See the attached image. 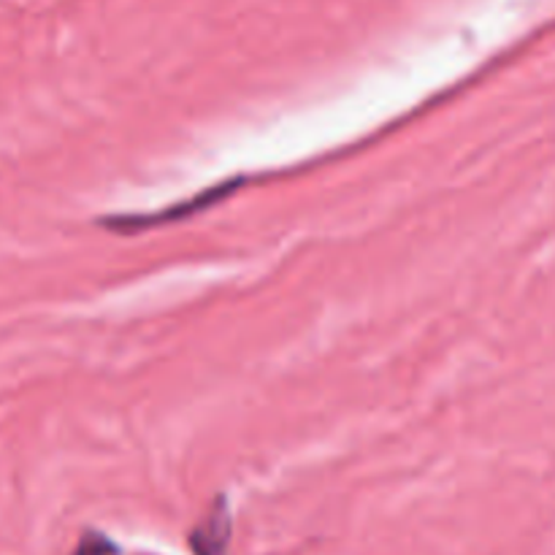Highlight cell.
Returning <instances> with one entry per match:
<instances>
[{"label": "cell", "instance_id": "6da1fadb", "mask_svg": "<svg viewBox=\"0 0 555 555\" xmlns=\"http://www.w3.org/2000/svg\"><path fill=\"white\" fill-rule=\"evenodd\" d=\"M231 513H228L225 496H217L206 518L190 531L188 545L193 555H228L231 547Z\"/></svg>", "mask_w": 555, "mask_h": 555}, {"label": "cell", "instance_id": "7a4b0ae2", "mask_svg": "<svg viewBox=\"0 0 555 555\" xmlns=\"http://www.w3.org/2000/svg\"><path fill=\"white\" fill-rule=\"evenodd\" d=\"M122 551H119L117 542L112 540V537L101 534V531L95 529H87L85 534L79 537V542H76L74 553L70 555H119Z\"/></svg>", "mask_w": 555, "mask_h": 555}]
</instances>
